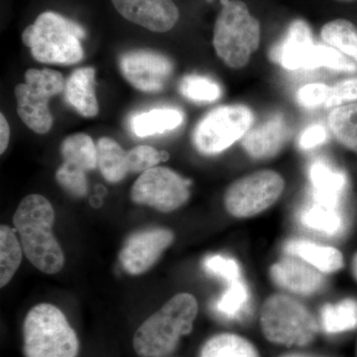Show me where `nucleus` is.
Segmentation results:
<instances>
[{"label": "nucleus", "mask_w": 357, "mask_h": 357, "mask_svg": "<svg viewBox=\"0 0 357 357\" xmlns=\"http://www.w3.org/2000/svg\"><path fill=\"white\" fill-rule=\"evenodd\" d=\"M213 28V47L231 69H243L257 50L261 37L259 21L241 0H222Z\"/></svg>", "instance_id": "20e7f679"}, {"label": "nucleus", "mask_w": 357, "mask_h": 357, "mask_svg": "<svg viewBox=\"0 0 357 357\" xmlns=\"http://www.w3.org/2000/svg\"><path fill=\"white\" fill-rule=\"evenodd\" d=\"M340 2H344V3H351V2L356 1V0H337Z\"/></svg>", "instance_id": "ea45409f"}, {"label": "nucleus", "mask_w": 357, "mask_h": 357, "mask_svg": "<svg viewBox=\"0 0 357 357\" xmlns=\"http://www.w3.org/2000/svg\"><path fill=\"white\" fill-rule=\"evenodd\" d=\"M199 357H259V354L245 338L234 333H220L204 342Z\"/></svg>", "instance_id": "b1692460"}, {"label": "nucleus", "mask_w": 357, "mask_h": 357, "mask_svg": "<svg viewBox=\"0 0 357 357\" xmlns=\"http://www.w3.org/2000/svg\"><path fill=\"white\" fill-rule=\"evenodd\" d=\"M66 81L58 70L30 69L25 73V83L15 86L17 112L28 128L38 134L50 130L54 119L49 100L65 89Z\"/></svg>", "instance_id": "0eeeda50"}, {"label": "nucleus", "mask_w": 357, "mask_h": 357, "mask_svg": "<svg viewBox=\"0 0 357 357\" xmlns=\"http://www.w3.org/2000/svg\"><path fill=\"white\" fill-rule=\"evenodd\" d=\"M328 122L338 143L357 154V102L335 107Z\"/></svg>", "instance_id": "5701e85b"}, {"label": "nucleus", "mask_w": 357, "mask_h": 357, "mask_svg": "<svg viewBox=\"0 0 357 357\" xmlns=\"http://www.w3.org/2000/svg\"><path fill=\"white\" fill-rule=\"evenodd\" d=\"M168 158L167 152H159L155 148L147 145L134 147L128 152L129 173L145 172Z\"/></svg>", "instance_id": "7c9ffc66"}, {"label": "nucleus", "mask_w": 357, "mask_h": 357, "mask_svg": "<svg viewBox=\"0 0 357 357\" xmlns=\"http://www.w3.org/2000/svg\"><path fill=\"white\" fill-rule=\"evenodd\" d=\"M321 38L357 63V27L351 21L335 20L323 26Z\"/></svg>", "instance_id": "bb28decb"}, {"label": "nucleus", "mask_w": 357, "mask_h": 357, "mask_svg": "<svg viewBox=\"0 0 357 357\" xmlns=\"http://www.w3.org/2000/svg\"><path fill=\"white\" fill-rule=\"evenodd\" d=\"M357 100V77L345 79L331 86L330 95L326 102V107H338L345 102Z\"/></svg>", "instance_id": "72a5a7b5"}, {"label": "nucleus", "mask_w": 357, "mask_h": 357, "mask_svg": "<svg viewBox=\"0 0 357 357\" xmlns=\"http://www.w3.org/2000/svg\"><path fill=\"white\" fill-rule=\"evenodd\" d=\"M260 324L264 337L273 344L306 347L319 333V323L304 304L290 296H270L261 307Z\"/></svg>", "instance_id": "423d86ee"}, {"label": "nucleus", "mask_w": 357, "mask_h": 357, "mask_svg": "<svg viewBox=\"0 0 357 357\" xmlns=\"http://www.w3.org/2000/svg\"><path fill=\"white\" fill-rule=\"evenodd\" d=\"M191 196L189 181L166 167H154L141 174L130 191L133 203L171 213L187 203Z\"/></svg>", "instance_id": "9d476101"}, {"label": "nucleus", "mask_w": 357, "mask_h": 357, "mask_svg": "<svg viewBox=\"0 0 357 357\" xmlns=\"http://www.w3.org/2000/svg\"><path fill=\"white\" fill-rule=\"evenodd\" d=\"M284 251L288 255L295 256L309 263L321 273H335L344 265V256L338 249L303 239L289 241L284 246Z\"/></svg>", "instance_id": "a211bd4d"}, {"label": "nucleus", "mask_w": 357, "mask_h": 357, "mask_svg": "<svg viewBox=\"0 0 357 357\" xmlns=\"http://www.w3.org/2000/svg\"><path fill=\"white\" fill-rule=\"evenodd\" d=\"M119 67L126 81L145 93L162 91L174 70L170 59L151 50H133L122 54Z\"/></svg>", "instance_id": "f8f14e48"}, {"label": "nucleus", "mask_w": 357, "mask_h": 357, "mask_svg": "<svg viewBox=\"0 0 357 357\" xmlns=\"http://www.w3.org/2000/svg\"><path fill=\"white\" fill-rule=\"evenodd\" d=\"M61 155L68 165L82 170H95L98 167V149L93 139L84 133L68 136L60 147Z\"/></svg>", "instance_id": "4be33fe9"}, {"label": "nucleus", "mask_w": 357, "mask_h": 357, "mask_svg": "<svg viewBox=\"0 0 357 357\" xmlns=\"http://www.w3.org/2000/svg\"><path fill=\"white\" fill-rule=\"evenodd\" d=\"M196 298L178 293L137 328L133 349L140 357H166L178 347L181 338L192 332L198 314Z\"/></svg>", "instance_id": "f03ea898"}, {"label": "nucleus", "mask_w": 357, "mask_h": 357, "mask_svg": "<svg viewBox=\"0 0 357 357\" xmlns=\"http://www.w3.org/2000/svg\"><path fill=\"white\" fill-rule=\"evenodd\" d=\"M9 140H10V128L6 116L1 114L0 115V153L3 154L6 151Z\"/></svg>", "instance_id": "e433bc0d"}, {"label": "nucleus", "mask_w": 357, "mask_h": 357, "mask_svg": "<svg viewBox=\"0 0 357 357\" xmlns=\"http://www.w3.org/2000/svg\"><path fill=\"white\" fill-rule=\"evenodd\" d=\"M112 2L122 17L152 32L170 31L180 17L173 0H112Z\"/></svg>", "instance_id": "4468645a"}, {"label": "nucleus", "mask_w": 357, "mask_h": 357, "mask_svg": "<svg viewBox=\"0 0 357 357\" xmlns=\"http://www.w3.org/2000/svg\"><path fill=\"white\" fill-rule=\"evenodd\" d=\"M79 338L59 307L42 303L26 314L23 324L25 357H77Z\"/></svg>", "instance_id": "39448f33"}, {"label": "nucleus", "mask_w": 357, "mask_h": 357, "mask_svg": "<svg viewBox=\"0 0 357 357\" xmlns=\"http://www.w3.org/2000/svg\"><path fill=\"white\" fill-rule=\"evenodd\" d=\"M285 189L280 174L258 171L234 181L225 194V210L236 218L255 217L273 206Z\"/></svg>", "instance_id": "1a4fd4ad"}, {"label": "nucleus", "mask_w": 357, "mask_h": 357, "mask_svg": "<svg viewBox=\"0 0 357 357\" xmlns=\"http://www.w3.org/2000/svg\"><path fill=\"white\" fill-rule=\"evenodd\" d=\"M98 167L107 182L119 183L129 173L128 152L109 137H102L96 143Z\"/></svg>", "instance_id": "412c9836"}, {"label": "nucleus", "mask_w": 357, "mask_h": 357, "mask_svg": "<svg viewBox=\"0 0 357 357\" xmlns=\"http://www.w3.org/2000/svg\"><path fill=\"white\" fill-rule=\"evenodd\" d=\"M249 290L243 280L229 283V288L220 296L215 304V310L223 318L236 319L243 318L248 307Z\"/></svg>", "instance_id": "c85d7f7f"}, {"label": "nucleus", "mask_w": 357, "mask_h": 357, "mask_svg": "<svg viewBox=\"0 0 357 357\" xmlns=\"http://www.w3.org/2000/svg\"><path fill=\"white\" fill-rule=\"evenodd\" d=\"M270 276L278 287L300 296L314 295L325 284L321 271L295 256L274 263Z\"/></svg>", "instance_id": "2eb2a0df"}, {"label": "nucleus", "mask_w": 357, "mask_h": 357, "mask_svg": "<svg viewBox=\"0 0 357 357\" xmlns=\"http://www.w3.org/2000/svg\"><path fill=\"white\" fill-rule=\"evenodd\" d=\"M55 211L41 195H29L20 202L13 225L27 259L45 274H56L65 265V256L53 234Z\"/></svg>", "instance_id": "f257e3e1"}, {"label": "nucleus", "mask_w": 357, "mask_h": 357, "mask_svg": "<svg viewBox=\"0 0 357 357\" xmlns=\"http://www.w3.org/2000/svg\"><path fill=\"white\" fill-rule=\"evenodd\" d=\"M95 89V69L91 67L77 69L66 79V102L83 116L95 117L98 114Z\"/></svg>", "instance_id": "f3484780"}, {"label": "nucleus", "mask_w": 357, "mask_h": 357, "mask_svg": "<svg viewBox=\"0 0 357 357\" xmlns=\"http://www.w3.org/2000/svg\"><path fill=\"white\" fill-rule=\"evenodd\" d=\"M290 137V128L283 115L277 114L249 129L243 136L246 153L257 160L276 156Z\"/></svg>", "instance_id": "dca6fc26"}, {"label": "nucleus", "mask_w": 357, "mask_h": 357, "mask_svg": "<svg viewBox=\"0 0 357 357\" xmlns=\"http://www.w3.org/2000/svg\"><path fill=\"white\" fill-rule=\"evenodd\" d=\"M351 272L352 275H354V278L356 279V281L357 282V251L356 255H354V258H352Z\"/></svg>", "instance_id": "4c0bfd02"}, {"label": "nucleus", "mask_w": 357, "mask_h": 357, "mask_svg": "<svg viewBox=\"0 0 357 357\" xmlns=\"http://www.w3.org/2000/svg\"><path fill=\"white\" fill-rule=\"evenodd\" d=\"M282 357H311V356H305V354H287V356H284Z\"/></svg>", "instance_id": "58836bf2"}, {"label": "nucleus", "mask_w": 357, "mask_h": 357, "mask_svg": "<svg viewBox=\"0 0 357 357\" xmlns=\"http://www.w3.org/2000/svg\"><path fill=\"white\" fill-rule=\"evenodd\" d=\"M183 119L184 115L180 110L162 107L133 115L130 128L137 137L144 138L173 130L182 124Z\"/></svg>", "instance_id": "aec40b11"}, {"label": "nucleus", "mask_w": 357, "mask_h": 357, "mask_svg": "<svg viewBox=\"0 0 357 357\" xmlns=\"http://www.w3.org/2000/svg\"><path fill=\"white\" fill-rule=\"evenodd\" d=\"M321 326L326 333H344L357 326V301L345 299L321 309Z\"/></svg>", "instance_id": "393cba45"}, {"label": "nucleus", "mask_w": 357, "mask_h": 357, "mask_svg": "<svg viewBox=\"0 0 357 357\" xmlns=\"http://www.w3.org/2000/svg\"><path fill=\"white\" fill-rule=\"evenodd\" d=\"M178 91L188 100L198 102H215L222 96V89L217 82L199 75L183 77Z\"/></svg>", "instance_id": "c756f323"}, {"label": "nucleus", "mask_w": 357, "mask_h": 357, "mask_svg": "<svg viewBox=\"0 0 357 357\" xmlns=\"http://www.w3.org/2000/svg\"><path fill=\"white\" fill-rule=\"evenodd\" d=\"M86 31L81 25L52 11L40 14L22 33V41L33 58L45 64L69 66L81 62V41Z\"/></svg>", "instance_id": "7ed1b4c3"}, {"label": "nucleus", "mask_w": 357, "mask_h": 357, "mask_svg": "<svg viewBox=\"0 0 357 357\" xmlns=\"http://www.w3.org/2000/svg\"><path fill=\"white\" fill-rule=\"evenodd\" d=\"M331 86L324 84H310L298 91V102L306 107H316L328 100Z\"/></svg>", "instance_id": "f704fd0d"}, {"label": "nucleus", "mask_w": 357, "mask_h": 357, "mask_svg": "<svg viewBox=\"0 0 357 357\" xmlns=\"http://www.w3.org/2000/svg\"><path fill=\"white\" fill-rule=\"evenodd\" d=\"M300 220L307 229L323 232L328 236H335L344 227V220L337 206H326L316 202L303 211Z\"/></svg>", "instance_id": "cd10ccee"}, {"label": "nucleus", "mask_w": 357, "mask_h": 357, "mask_svg": "<svg viewBox=\"0 0 357 357\" xmlns=\"http://www.w3.org/2000/svg\"><path fill=\"white\" fill-rule=\"evenodd\" d=\"M252 122V112L244 105L218 107L197 124L192 143L201 154L222 153L248 133Z\"/></svg>", "instance_id": "6e6552de"}, {"label": "nucleus", "mask_w": 357, "mask_h": 357, "mask_svg": "<svg viewBox=\"0 0 357 357\" xmlns=\"http://www.w3.org/2000/svg\"><path fill=\"white\" fill-rule=\"evenodd\" d=\"M86 171L63 163L56 172L57 182L73 197L83 198L88 194L89 184Z\"/></svg>", "instance_id": "2f4dec72"}, {"label": "nucleus", "mask_w": 357, "mask_h": 357, "mask_svg": "<svg viewBox=\"0 0 357 357\" xmlns=\"http://www.w3.org/2000/svg\"><path fill=\"white\" fill-rule=\"evenodd\" d=\"M22 245L8 225L0 227V287H6L20 268Z\"/></svg>", "instance_id": "a878e982"}, {"label": "nucleus", "mask_w": 357, "mask_h": 357, "mask_svg": "<svg viewBox=\"0 0 357 357\" xmlns=\"http://www.w3.org/2000/svg\"><path fill=\"white\" fill-rule=\"evenodd\" d=\"M203 266L208 273L225 279L229 284L241 279V267L231 258L222 255L206 256L204 259Z\"/></svg>", "instance_id": "473e14b6"}, {"label": "nucleus", "mask_w": 357, "mask_h": 357, "mask_svg": "<svg viewBox=\"0 0 357 357\" xmlns=\"http://www.w3.org/2000/svg\"><path fill=\"white\" fill-rule=\"evenodd\" d=\"M310 180L316 203L337 206L347 185L344 174L333 170L324 161H316L310 168Z\"/></svg>", "instance_id": "6ab92c4d"}, {"label": "nucleus", "mask_w": 357, "mask_h": 357, "mask_svg": "<svg viewBox=\"0 0 357 357\" xmlns=\"http://www.w3.org/2000/svg\"><path fill=\"white\" fill-rule=\"evenodd\" d=\"M321 45L314 44L311 28L304 20L293 21L285 37L272 49L270 57L284 69H317Z\"/></svg>", "instance_id": "ddd939ff"}, {"label": "nucleus", "mask_w": 357, "mask_h": 357, "mask_svg": "<svg viewBox=\"0 0 357 357\" xmlns=\"http://www.w3.org/2000/svg\"><path fill=\"white\" fill-rule=\"evenodd\" d=\"M326 139V131L323 126L314 124L307 128L302 133L299 139V145L302 149H312L318 146Z\"/></svg>", "instance_id": "c9c22d12"}, {"label": "nucleus", "mask_w": 357, "mask_h": 357, "mask_svg": "<svg viewBox=\"0 0 357 357\" xmlns=\"http://www.w3.org/2000/svg\"><path fill=\"white\" fill-rule=\"evenodd\" d=\"M174 241L175 234L165 227H151L134 232L126 239L119 252L122 268L134 276L146 273Z\"/></svg>", "instance_id": "9b49d317"}]
</instances>
